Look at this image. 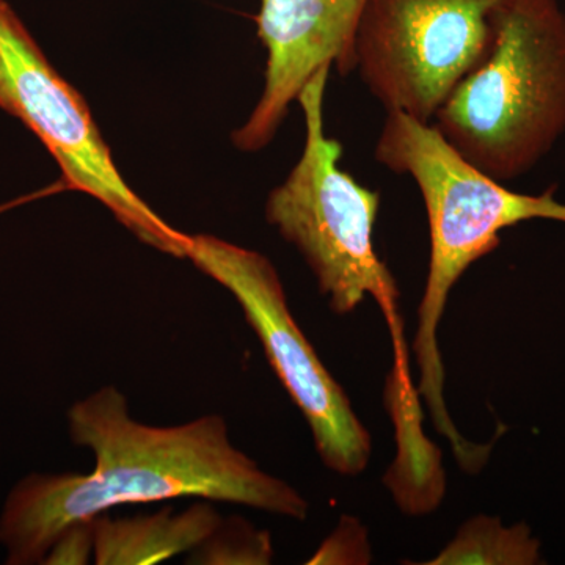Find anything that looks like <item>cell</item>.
Returning a JSON list of instances; mask_svg holds the SVG:
<instances>
[{
  "mask_svg": "<svg viewBox=\"0 0 565 565\" xmlns=\"http://www.w3.org/2000/svg\"><path fill=\"white\" fill-rule=\"evenodd\" d=\"M71 441L90 449V473H31L11 489L0 514L6 563H43L71 525L126 504L195 497L247 505L294 520L307 500L236 448L228 424L206 415L178 426L137 422L120 390L106 385L68 411Z\"/></svg>",
  "mask_w": 565,
  "mask_h": 565,
  "instance_id": "1",
  "label": "cell"
},
{
  "mask_svg": "<svg viewBox=\"0 0 565 565\" xmlns=\"http://www.w3.org/2000/svg\"><path fill=\"white\" fill-rule=\"evenodd\" d=\"M374 158L394 173L408 174L426 207L430 258L414 341L422 374L419 393L429 405L435 427L460 451L468 441L446 412L437 340L449 294L471 264L500 245L503 230L534 218L565 223V203L553 191L541 195L511 191L462 158L434 125L403 111H386Z\"/></svg>",
  "mask_w": 565,
  "mask_h": 565,
  "instance_id": "2",
  "label": "cell"
},
{
  "mask_svg": "<svg viewBox=\"0 0 565 565\" xmlns=\"http://www.w3.org/2000/svg\"><path fill=\"white\" fill-rule=\"evenodd\" d=\"M435 128L494 180L530 173L565 134V13L504 0L489 51L435 114Z\"/></svg>",
  "mask_w": 565,
  "mask_h": 565,
  "instance_id": "3",
  "label": "cell"
},
{
  "mask_svg": "<svg viewBox=\"0 0 565 565\" xmlns=\"http://www.w3.org/2000/svg\"><path fill=\"white\" fill-rule=\"evenodd\" d=\"M330 70H319L297 98L305 120L302 154L267 196L264 214L302 255L334 313H352L371 296L388 319L394 340L404 344L399 288L373 243L381 193L341 169L343 145L326 132Z\"/></svg>",
  "mask_w": 565,
  "mask_h": 565,
  "instance_id": "4",
  "label": "cell"
},
{
  "mask_svg": "<svg viewBox=\"0 0 565 565\" xmlns=\"http://www.w3.org/2000/svg\"><path fill=\"white\" fill-rule=\"evenodd\" d=\"M0 109L31 129L61 167L63 185L93 196L145 245L185 258L173 228L118 170L79 92L57 73L7 0H0Z\"/></svg>",
  "mask_w": 565,
  "mask_h": 565,
  "instance_id": "5",
  "label": "cell"
},
{
  "mask_svg": "<svg viewBox=\"0 0 565 565\" xmlns=\"http://www.w3.org/2000/svg\"><path fill=\"white\" fill-rule=\"evenodd\" d=\"M185 259L241 305L267 362L307 419L323 465L338 475L363 473L373 449L371 435L294 319L270 259L203 233L189 234Z\"/></svg>",
  "mask_w": 565,
  "mask_h": 565,
  "instance_id": "6",
  "label": "cell"
},
{
  "mask_svg": "<svg viewBox=\"0 0 565 565\" xmlns=\"http://www.w3.org/2000/svg\"><path fill=\"white\" fill-rule=\"evenodd\" d=\"M504 0H366L353 71L386 111L430 122L484 58Z\"/></svg>",
  "mask_w": 565,
  "mask_h": 565,
  "instance_id": "7",
  "label": "cell"
},
{
  "mask_svg": "<svg viewBox=\"0 0 565 565\" xmlns=\"http://www.w3.org/2000/svg\"><path fill=\"white\" fill-rule=\"evenodd\" d=\"M366 0H262L256 14L266 51L262 96L247 121L233 132L241 151L256 152L274 140L286 114L321 68L348 76L353 40Z\"/></svg>",
  "mask_w": 565,
  "mask_h": 565,
  "instance_id": "8",
  "label": "cell"
},
{
  "mask_svg": "<svg viewBox=\"0 0 565 565\" xmlns=\"http://www.w3.org/2000/svg\"><path fill=\"white\" fill-rule=\"evenodd\" d=\"M222 516L207 503L177 512L167 508L154 514L93 519V563L151 565L191 553L221 526Z\"/></svg>",
  "mask_w": 565,
  "mask_h": 565,
  "instance_id": "9",
  "label": "cell"
},
{
  "mask_svg": "<svg viewBox=\"0 0 565 565\" xmlns=\"http://www.w3.org/2000/svg\"><path fill=\"white\" fill-rule=\"evenodd\" d=\"M539 542L525 523L505 527L492 516L478 515L457 531L456 537L429 565L541 564Z\"/></svg>",
  "mask_w": 565,
  "mask_h": 565,
  "instance_id": "10",
  "label": "cell"
},
{
  "mask_svg": "<svg viewBox=\"0 0 565 565\" xmlns=\"http://www.w3.org/2000/svg\"><path fill=\"white\" fill-rule=\"evenodd\" d=\"M274 548L269 533L255 530L241 516L222 520L207 541L196 546L189 564L263 565L273 563Z\"/></svg>",
  "mask_w": 565,
  "mask_h": 565,
  "instance_id": "11",
  "label": "cell"
},
{
  "mask_svg": "<svg viewBox=\"0 0 565 565\" xmlns=\"http://www.w3.org/2000/svg\"><path fill=\"white\" fill-rule=\"evenodd\" d=\"M93 559V520L66 527L47 550V565L90 564Z\"/></svg>",
  "mask_w": 565,
  "mask_h": 565,
  "instance_id": "12",
  "label": "cell"
},
{
  "mask_svg": "<svg viewBox=\"0 0 565 565\" xmlns=\"http://www.w3.org/2000/svg\"><path fill=\"white\" fill-rule=\"evenodd\" d=\"M44 195V192L41 193H33V195L24 196V199L14 200V202L0 204V214H3V212H7L11 210V207L18 206V204H22L25 202H29V200L32 199H39V196Z\"/></svg>",
  "mask_w": 565,
  "mask_h": 565,
  "instance_id": "13",
  "label": "cell"
}]
</instances>
